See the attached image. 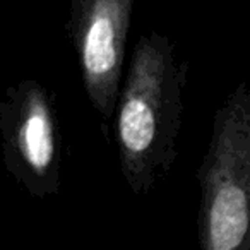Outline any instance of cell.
Returning <instances> with one entry per match:
<instances>
[{"mask_svg": "<svg viewBox=\"0 0 250 250\" xmlns=\"http://www.w3.org/2000/svg\"><path fill=\"white\" fill-rule=\"evenodd\" d=\"M188 62L178 60L168 36L151 31L134 45L113 108L120 170L130 190L147 195L178 156Z\"/></svg>", "mask_w": 250, "mask_h": 250, "instance_id": "cell-1", "label": "cell"}, {"mask_svg": "<svg viewBox=\"0 0 250 250\" xmlns=\"http://www.w3.org/2000/svg\"><path fill=\"white\" fill-rule=\"evenodd\" d=\"M202 250L250 247V93L240 83L216 110L208 151L197 168Z\"/></svg>", "mask_w": 250, "mask_h": 250, "instance_id": "cell-2", "label": "cell"}, {"mask_svg": "<svg viewBox=\"0 0 250 250\" xmlns=\"http://www.w3.org/2000/svg\"><path fill=\"white\" fill-rule=\"evenodd\" d=\"M4 167L31 197L60 192L62 136L55 103L42 83L24 79L7 87L0 100Z\"/></svg>", "mask_w": 250, "mask_h": 250, "instance_id": "cell-3", "label": "cell"}, {"mask_svg": "<svg viewBox=\"0 0 250 250\" xmlns=\"http://www.w3.org/2000/svg\"><path fill=\"white\" fill-rule=\"evenodd\" d=\"M136 0H70L69 31L91 106L103 120L113 117L122 84L125 48Z\"/></svg>", "mask_w": 250, "mask_h": 250, "instance_id": "cell-4", "label": "cell"}]
</instances>
